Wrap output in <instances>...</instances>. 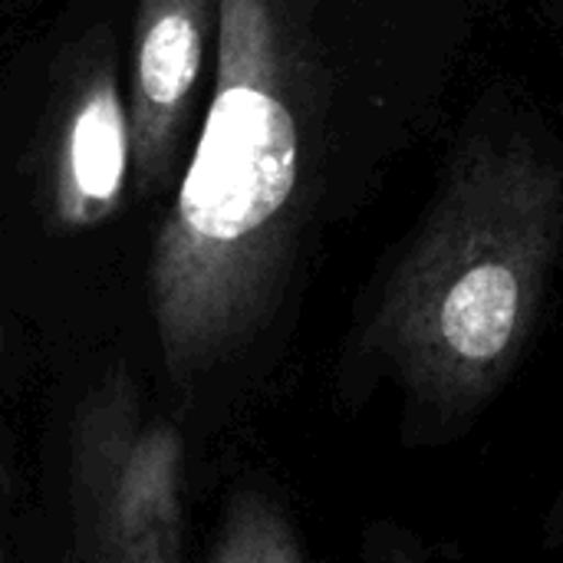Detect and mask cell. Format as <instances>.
<instances>
[{
  "label": "cell",
  "mask_w": 563,
  "mask_h": 563,
  "mask_svg": "<svg viewBox=\"0 0 563 563\" xmlns=\"http://www.w3.org/2000/svg\"><path fill=\"white\" fill-rule=\"evenodd\" d=\"M208 0H142L132 69V162L142 188L165 181L205 63Z\"/></svg>",
  "instance_id": "4"
},
{
  "label": "cell",
  "mask_w": 563,
  "mask_h": 563,
  "mask_svg": "<svg viewBox=\"0 0 563 563\" xmlns=\"http://www.w3.org/2000/svg\"><path fill=\"white\" fill-rule=\"evenodd\" d=\"M379 563H419V561H416V558H409L406 551H389V554H386Z\"/></svg>",
  "instance_id": "7"
},
{
  "label": "cell",
  "mask_w": 563,
  "mask_h": 563,
  "mask_svg": "<svg viewBox=\"0 0 563 563\" xmlns=\"http://www.w3.org/2000/svg\"><path fill=\"white\" fill-rule=\"evenodd\" d=\"M185 449L168 419H148L129 379L99 383L69 435L76 563H181Z\"/></svg>",
  "instance_id": "3"
},
{
  "label": "cell",
  "mask_w": 563,
  "mask_h": 563,
  "mask_svg": "<svg viewBox=\"0 0 563 563\" xmlns=\"http://www.w3.org/2000/svg\"><path fill=\"white\" fill-rule=\"evenodd\" d=\"M214 3L211 106L148 264L155 340L178 386L231 360L271 317L300 188V125L274 3Z\"/></svg>",
  "instance_id": "2"
},
{
  "label": "cell",
  "mask_w": 563,
  "mask_h": 563,
  "mask_svg": "<svg viewBox=\"0 0 563 563\" xmlns=\"http://www.w3.org/2000/svg\"><path fill=\"white\" fill-rule=\"evenodd\" d=\"M0 356H3V327H0Z\"/></svg>",
  "instance_id": "8"
},
{
  "label": "cell",
  "mask_w": 563,
  "mask_h": 563,
  "mask_svg": "<svg viewBox=\"0 0 563 563\" xmlns=\"http://www.w3.org/2000/svg\"><path fill=\"white\" fill-rule=\"evenodd\" d=\"M208 563H307L300 538L284 508L261 495L241 492L221 521Z\"/></svg>",
  "instance_id": "6"
},
{
  "label": "cell",
  "mask_w": 563,
  "mask_h": 563,
  "mask_svg": "<svg viewBox=\"0 0 563 563\" xmlns=\"http://www.w3.org/2000/svg\"><path fill=\"white\" fill-rule=\"evenodd\" d=\"M563 244V162L515 129L468 135L393 264L363 353L429 432H462L521 360Z\"/></svg>",
  "instance_id": "1"
},
{
  "label": "cell",
  "mask_w": 563,
  "mask_h": 563,
  "mask_svg": "<svg viewBox=\"0 0 563 563\" xmlns=\"http://www.w3.org/2000/svg\"><path fill=\"white\" fill-rule=\"evenodd\" d=\"M0 563H3V544H0Z\"/></svg>",
  "instance_id": "9"
},
{
  "label": "cell",
  "mask_w": 563,
  "mask_h": 563,
  "mask_svg": "<svg viewBox=\"0 0 563 563\" xmlns=\"http://www.w3.org/2000/svg\"><path fill=\"white\" fill-rule=\"evenodd\" d=\"M132 162L129 109L119 99L112 73H99L79 96L53 185L56 218L69 228L106 221L125 191Z\"/></svg>",
  "instance_id": "5"
}]
</instances>
